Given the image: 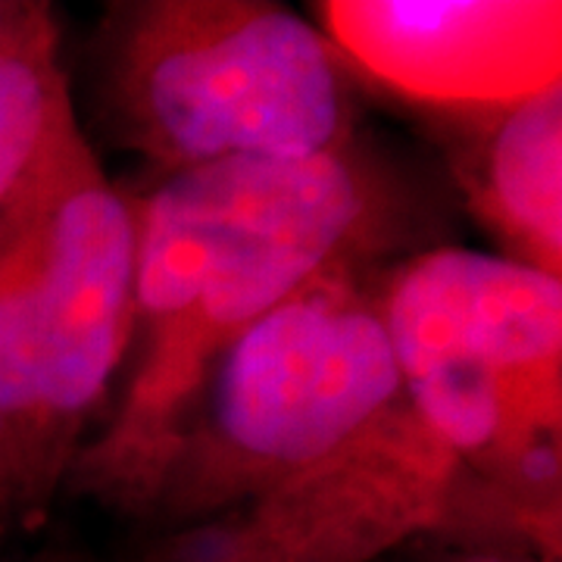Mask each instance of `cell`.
Returning <instances> with one entry per match:
<instances>
[{
  "label": "cell",
  "mask_w": 562,
  "mask_h": 562,
  "mask_svg": "<svg viewBox=\"0 0 562 562\" xmlns=\"http://www.w3.org/2000/svg\"><path fill=\"white\" fill-rule=\"evenodd\" d=\"M138 220L135 331L122 387L63 494L128 525L222 353L303 284L435 247L428 188L357 135L310 160H232L157 176Z\"/></svg>",
  "instance_id": "6da1fadb"
},
{
  "label": "cell",
  "mask_w": 562,
  "mask_h": 562,
  "mask_svg": "<svg viewBox=\"0 0 562 562\" xmlns=\"http://www.w3.org/2000/svg\"><path fill=\"white\" fill-rule=\"evenodd\" d=\"M138 220L76 113L0 210V553L47 522L135 331Z\"/></svg>",
  "instance_id": "7a4b0ae2"
},
{
  "label": "cell",
  "mask_w": 562,
  "mask_h": 562,
  "mask_svg": "<svg viewBox=\"0 0 562 562\" xmlns=\"http://www.w3.org/2000/svg\"><path fill=\"white\" fill-rule=\"evenodd\" d=\"M94 72L106 128L157 176L310 160L360 135L350 66L272 0H113Z\"/></svg>",
  "instance_id": "3957f363"
},
{
  "label": "cell",
  "mask_w": 562,
  "mask_h": 562,
  "mask_svg": "<svg viewBox=\"0 0 562 562\" xmlns=\"http://www.w3.org/2000/svg\"><path fill=\"white\" fill-rule=\"evenodd\" d=\"M403 394L484 487L562 538V279L435 244L375 279Z\"/></svg>",
  "instance_id": "277c9868"
},
{
  "label": "cell",
  "mask_w": 562,
  "mask_h": 562,
  "mask_svg": "<svg viewBox=\"0 0 562 562\" xmlns=\"http://www.w3.org/2000/svg\"><path fill=\"white\" fill-rule=\"evenodd\" d=\"M379 272H325L222 353L128 535L179 531L257 497L401 397Z\"/></svg>",
  "instance_id": "5b68a950"
},
{
  "label": "cell",
  "mask_w": 562,
  "mask_h": 562,
  "mask_svg": "<svg viewBox=\"0 0 562 562\" xmlns=\"http://www.w3.org/2000/svg\"><path fill=\"white\" fill-rule=\"evenodd\" d=\"M425 538L522 541L562 557V538L472 479L401 394L257 497L179 531L128 535L120 562H379Z\"/></svg>",
  "instance_id": "8992f818"
},
{
  "label": "cell",
  "mask_w": 562,
  "mask_h": 562,
  "mask_svg": "<svg viewBox=\"0 0 562 562\" xmlns=\"http://www.w3.org/2000/svg\"><path fill=\"white\" fill-rule=\"evenodd\" d=\"M350 72L425 113L491 110L562 81L560 0H325Z\"/></svg>",
  "instance_id": "52a82bcc"
},
{
  "label": "cell",
  "mask_w": 562,
  "mask_h": 562,
  "mask_svg": "<svg viewBox=\"0 0 562 562\" xmlns=\"http://www.w3.org/2000/svg\"><path fill=\"white\" fill-rule=\"evenodd\" d=\"M431 120L469 213L501 257L562 279V81L506 106Z\"/></svg>",
  "instance_id": "ba28073f"
},
{
  "label": "cell",
  "mask_w": 562,
  "mask_h": 562,
  "mask_svg": "<svg viewBox=\"0 0 562 562\" xmlns=\"http://www.w3.org/2000/svg\"><path fill=\"white\" fill-rule=\"evenodd\" d=\"M69 113L76 106L60 63V35L0 60V210Z\"/></svg>",
  "instance_id": "9c48e42d"
},
{
  "label": "cell",
  "mask_w": 562,
  "mask_h": 562,
  "mask_svg": "<svg viewBox=\"0 0 562 562\" xmlns=\"http://www.w3.org/2000/svg\"><path fill=\"white\" fill-rule=\"evenodd\" d=\"M541 547L522 541H479V538H425L394 550L379 562H560Z\"/></svg>",
  "instance_id": "30bf717a"
},
{
  "label": "cell",
  "mask_w": 562,
  "mask_h": 562,
  "mask_svg": "<svg viewBox=\"0 0 562 562\" xmlns=\"http://www.w3.org/2000/svg\"><path fill=\"white\" fill-rule=\"evenodd\" d=\"M60 35L57 16L44 0H0V60L44 38Z\"/></svg>",
  "instance_id": "8fae6325"
},
{
  "label": "cell",
  "mask_w": 562,
  "mask_h": 562,
  "mask_svg": "<svg viewBox=\"0 0 562 562\" xmlns=\"http://www.w3.org/2000/svg\"><path fill=\"white\" fill-rule=\"evenodd\" d=\"M81 550L85 547H76V543H44L38 547L35 553H29V557H20V560L13 562H79Z\"/></svg>",
  "instance_id": "7c38bea8"
},
{
  "label": "cell",
  "mask_w": 562,
  "mask_h": 562,
  "mask_svg": "<svg viewBox=\"0 0 562 562\" xmlns=\"http://www.w3.org/2000/svg\"><path fill=\"white\" fill-rule=\"evenodd\" d=\"M79 562H101V560H94V557H91V553H88V550H81Z\"/></svg>",
  "instance_id": "4fadbf2b"
}]
</instances>
